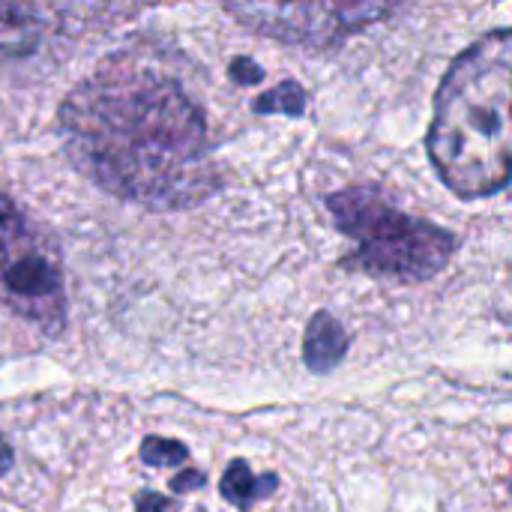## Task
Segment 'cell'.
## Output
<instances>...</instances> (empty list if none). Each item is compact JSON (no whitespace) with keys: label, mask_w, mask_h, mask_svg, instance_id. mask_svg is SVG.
Here are the masks:
<instances>
[{"label":"cell","mask_w":512,"mask_h":512,"mask_svg":"<svg viewBox=\"0 0 512 512\" xmlns=\"http://www.w3.org/2000/svg\"><path fill=\"white\" fill-rule=\"evenodd\" d=\"M57 132L84 177L147 210L198 207L222 183L198 102L132 54L108 57L66 93Z\"/></svg>","instance_id":"6da1fadb"},{"label":"cell","mask_w":512,"mask_h":512,"mask_svg":"<svg viewBox=\"0 0 512 512\" xmlns=\"http://www.w3.org/2000/svg\"><path fill=\"white\" fill-rule=\"evenodd\" d=\"M426 153L465 201L512 186V27L483 33L453 57L435 90Z\"/></svg>","instance_id":"7a4b0ae2"},{"label":"cell","mask_w":512,"mask_h":512,"mask_svg":"<svg viewBox=\"0 0 512 512\" xmlns=\"http://www.w3.org/2000/svg\"><path fill=\"white\" fill-rule=\"evenodd\" d=\"M339 234L354 252L339 264L372 279L417 285L435 279L459 252V237L423 216L399 210L381 186L354 183L324 198Z\"/></svg>","instance_id":"3957f363"},{"label":"cell","mask_w":512,"mask_h":512,"mask_svg":"<svg viewBox=\"0 0 512 512\" xmlns=\"http://www.w3.org/2000/svg\"><path fill=\"white\" fill-rule=\"evenodd\" d=\"M0 303L51 336L66 327V279L57 246L3 189Z\"/></svg>","instance_id":"277c9868"},{"label":"cell","mask_w":512,"mask_h":512,"mask_svg":"<svg viewBox=\"0 0 512 512\" xmlns=\"http://www.w3.org/2000/svg\"><path fill=\"white\" fill-rule=\"evenodd\" d=\"M243 27L306 48H336L369 24L390 18V3H225Z\"/></svg>","instance_id":"5b68a950"},{"label":"cell","mask_w":512,"mask_h":512,"mask_svg":"<svg viewBox=\"0 0 512 512\" xmlns=\"http://www.w3.org/2000/svg\"><path fill=\"white\" fill-rule=\"evenodd\" d=\"M351 348V339L342 327V321L321 309L309 318L306 333H303V363L312 375H327L333 372Z\"/></svg>","instance_id":"8992f818"},{"label":"cell","mask_w":512,"mask_h":512,"mask_svg":"<svg viewBox=\"0 0 512 512\" xmlns=\"http://www.w3.org/2000/svg\"><path fill=\"white\" fill-rule=\"evenodd\" d=\"M45 12L42 6H18L0 3V54H27L45 36Z\"/></svg>","instance_id":"52a82bcc"},{"label":"cell","mask_w":512,"mask_h":512,"mask_svg":"<svg viewBox=\"0 0 512 512\" xmlns=\"http://www.w3.org/2000/svg\"><path fill=\"white\" fill-rule=\"evenodd\" d=\"M276 489H279V477L276 474L255 477L249 462H243V459H234L225 468V477H222V486H219L222 498L228 504H234L237 510H249L252 504L267 501Z\"/></svg>","instance_id":"ba28073f"},{"label":"cell","mask_w":512,"mask_h":512,"mask_svg":"<svg viewBox=\"0 0 512 512\" xmlns=\"http://www.w3.org/2000/svg\"><path fill=\"white\" fill-rule=\"evenodd\" d=\"M309 108V93L300 81L294 78H285L282 84H276L273 90L261 93L255 102H252V111L255 114H285V117H303Z\"/></svg>","instance_id":"9c48e42d"},{"label":"cell","mask_w":512,"mask_h":512,"mask_svg":"<svg viewBox=\"0 0 512 512\" xmlns=\"http://www.w3.org/2000/svg\"><path fill=\"white\" fill-rule=\"evenodd\" d=\"M141 459L153 468H171L189 459V450L180 441H168V438H144L141 444Z\"/></svg>","instance_id":"30bf717a"},{"label":"cell","mask_w":512,"mask_h":512,"mask_svg":"<svg viewBox=\"0 0 512 512\" xmlns=\"http://www.w3.org/2000/svg\"><path fill=\"white\" fill-rule=\"evenodd\" d=\"M261 78H264V69L255 60H249V57L231 60V81H237V84H258Z\"/></svg>","instance_id":"8fae6325"},{"label":"cell","mask_w":512,"mask_h":512,"mask_svg":"<svg viewBox=\"0 0 512 512\" xmlns=\"http://www.w3.org/2000/svg\"><path fill=\"white\" fill-rule=\"evenodd\" d=\"M138 512H177V504L156 492H144L138 495Z\"/></svg>","instance_id":"7c38bea8"},{"label":"cell","mask_w":512,"mask_h":512,"mask_svg":"<svg viewBox=\"0 0 512 512\" xmlns=\"http://www.w3.org/2000/svg\"><path fill=\"white\" fill-rule=\"evenodd\" d=\"M207 477L201 471H183L171 480V489L174 492H195V489H204Z\"/></svg>","instance_id":"4fadbf2b"},{"label":"cell","mask_w":512,"mask_h":512,"mask_svg":"<svg viewBox=\"0 0 512 512\" xmlns=\"http://www.w3.org/2000/svg\"><path fill=\"white\" fill-rule=\"evenodd\" d=\"M12 468V453H9V447H6V441L0 438V477L6 474Z\"/></svg>","instance_id":"5bb4252c"},{"label":"cell","mask_w":512,"mask_h":512,"mask_svg":"<svg viewBox=\"0 0 512 512\" xmlns=\"http://www.w3.org/2000/svg\"><path fill=\"white\" fill-rule=\"evenodd\" d=\"M198 512H204V510H198Z\"/></svg>","instance_id":"9a60e30c"}]
</instances>
